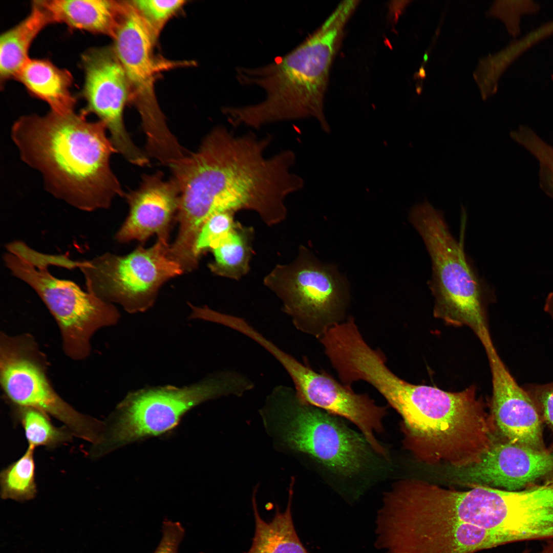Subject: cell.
<instances>
[{
    "label": "cell",
    "instance_id": "cell-1",
    "mask_svg": "<svg viewBox=\"0 0 553 553\" xmlns=\"http://www.w3.org/2000/svg\"><path fill=\"white\" fill-rule=\"evenodd\" d=\"M272 139L252 132L237 136L218 126L196 152L169 167L180 192L176 220L180 243L193 244L217 212L252 210L269 226L286 219V199L303 187L304 180L291 171L296 156L291 150L265 156Z\"/></svg>",
    "mask_w": 553,
    "mask_h": 553
},
{
    "label": "cell",
    "instance_id": "cell-2",
    "mask_svg": "<svg viewBox=\"0 0 553 553\" xmlns=\"http://www.w3.org/2000/svg\"><path fill=\"white\" fill-rule=\"evenodd\" d=\"M107 131L102 122L89 121L81 112L50 111L20 117L11 135L22 160L41 173L50 193L91 211L109 208L125 194L111 167L117 152Z\"/></svg>",
    "mask_w": 553,
    "mask_h": 553
},
{
    "label": "cell",
    "instance_id": "cell-3",
    "mask_svg": "<svg viewBox=\"0 0 553 553\" xmlns=\"http://www.w3.org/2000/svg\"><path fill=\"white\" fill-rule=\"evenodd\" d=\"M368 382L400 415L404 446L420 462L465 467L478 462L498 437L474 386L452 392L412 384L385 364L372 370Z\"/></svg>",
    "mask_w": 553,
    "mask_h": 553
},
{
    "label": "cell",
    "instance_id": "cell-4",
    "mask_svg": "<svg viewBox=\"0 0 553 553\" xmlns=\"http://www.w3.org/2000/svg\"><path fill=\"white\" fill-rule=\"evenodd\" d=\"M359 2H341L312 34L273 62L236 68L240 83L258 86L265 92L262 101L237 107L235 116L239 125L258 129L268 123L312 117L324 131H330L323 112L329 71L345 27Z\"/></svg>",
    "mask_w": 553,
    "mask_h": 553
},
{
    "label": "cell",
    "instance_id": "cell-5",
    "mask_svg": "<svg viewBox=\"0 0 553 553\" xmlns=\"http://www.w3.org/2000/svg\"><path fill=\"white\" fill-rule=\"evenodd\" d=\"M466 214L462 209L459 241L451 233L442 212L427 200L414 205L410 222L422 239L432 262L429 287L434 297V315L454 326H466L482 344L491 339L487 304L494 299L468 262L464 249Z\"/></svg>",
    "mask_w": 553,
    "mask_h": 553
},
{
    "label": "cell",
    "instance_id": "cell-6",
    "mask_svg": "<svg viewBox=\"0 0 553 553\" xmlns=\"http://www.w3.org/2000/svg\"><path fill=\"white\" fill-rule=\"evenodd\" d=\"M260 414L280 446L306 455L335 473L353 475L369 460L372 449L363 435L335 416L302 402L291 387L275 386Z\"/></svg>",
    "mask_w": 553,
    "mask_h": 553
},
{
    "label": "cell",
    "instance_id": "cell-7",
    "mask_svg": "<svg viewBox=\"0 0 553 553\" xmlns=\"http://www.w3.org/2000/svg\"><path fill=\"white\" fill-rule=\"evenodd\" d=\"M254 386L245 375L226 370L189 386L152 387L132 392L118 406L110 436L102 439L97 449L103 454L112 445L164 432L192 408L222 396H241Z\"/></svg>",
    "mask_w": 553,
    "mask_h": 553
},
{
    "label": "cell",
    "instance_id": "cell-8",
    "mask_svg": "<svg viewBox=\"0 0 553 553\" xmlns=\"http://www.w3.org/2000/svg\"><path fill=\"white\" fill-rule=\"evenodd\" d=\"M263 282L301 332L319 339L343 322L349 300L346 279L335 266L321 262L304 246L292 261L276 265Z\"/></svg>",
    "mask_w": 553,
    "mask_h": 553
},
{
    "label": "cell",
    "instance_id": "cell-9",
    "mask_svg": "<svg viewBox=\"0 0 553 553\" xmlns=\"http://www.w3.org/2000/svg\"><path fill=\"white\" fill-rule=\"evenodd\" d=\"M3 260L12 274L31 287L46 305L58 326L63 351L72 359L89 356L94 333L118 321L120 314L113 304L73 281L55 277L48 267L32 265L9 252Z\"/></svg>",
    "mask_w": 553,
    "mask_h": 553
},
{
    "label": "cell",
    "instance_id": "cell-10",
    "mask_svg": "<svg viewBox=\"0 0 553 553\" xmlns=\"http://www.w3.org/2000/svg\"><path fill=\"white\" fill-rule=\"evenodd\" d=\"M168 241L158 238L150 247L139 245L125 255L106 252L81 261L87 291L131 313L147 310L161 286L184 272L168 256Z\"/></svg>",
    "mask_w": 553,
    "mask_h": 553
},
{
    "label": "cell",
    "instance_id": "cell-11",
    "mask_svg": "<svg viewBox=\"0 0 553 553\" xmlns=\"http://www.w3.org/2000/svg\"><path fill=\"white\" fill-rule=\"evenodd\" d=\"M46 369L45 357L32 336L1 333L0 382L9 400L16 407L42 411L62 422L74 436L92 445L97 443L104 423L78 412L59 396Z\"/></svg>",
    "mask_w": 553,
    "mask_h": 553
},
{
    "label": "cell",
    "instance_id": "cell-12",
    "mask_svg": "<svg viewBox=\"0 0 553 553\" xmlns=\"http://www.w3.org/2000/svg\"><path fill=\"white\" fill-rule=\"evenodd\" d=\"M113 39V48L127 79L130 99L141 117L146 148L154 154L167 152L177 139L167 125L155 93L158 70L153 54L155 41L131 1L125 3Z\"/></svg>",
    "mask_w": 553,
    "mask_h": 553
},
{
    "label": "cell",
    "instance_id": "cell-13",
    "mask_svg": "<svg viewBox=\"0 0 553 553\" xmlns=\"http://www.w3.org/2000/svg\"><path fill=\"white\" fill-rule=\"evenodd\" d=\"M377 514L374 546L382 553H474L502 545L496 535L468 524Z\"/></svg>",
    "mask_w": 553,
    "mask_h": 553
},
{
    "label": "cell",
    "instance_id": "cell-14",
    "mask_svg": "<svg viewBox=\"0 0 553 553\" xmlns=\"http://www.w3.org/2000/svg\"><path fill=\"white\" fill-rule=\"evenodd\" d=\"M84 79L82 96L86 105L80 111L96 115L106 126L117 153L131 164H150L147 154L134 142L126 129L123 112L130 98L125 71L114 49L94 48L82 57Z\"/></svg>",
    "mask_w": 553,
    "mask_h": 553
},
{
    "label": "cell",
    "instance_id": "cell-15",
    "mask_svg": "<svg viewBox=\"0 0 553 553\" xmlns=\"http://www.w3.org/2000/svg\"><path fill=\"white\" fill-rule=\"evenodd\" d=\"M553 476V450H534L498 438L480 460L453 469V482L508 491L523 488Z\"/></svg>",
    "mask_w": 553,
    "mask_h": 553
},
{
    "label": "cell",
    "instance_id": "cell-16",
    "mask_svg": "<svg viewBox=\"0 0 553 553\" xmlns=\"http://www.w3.org/2000/svg\"><path fill=\"white\" fill-rule=\"evenodd\" d=\"M483 347L492 374L490 413L499 434L527 448L547 450L543 439V422L535 403L512 376L493 341Z\"/></svg>",
    "mask_w": 553,
    "mask_h": 553
},
{
    "label": "cell",
    "instance_id": "cell-17",
    "mask_svg": "<svg viewBox=\"0 0 553 553\" xmlns=\"http://www.w3.org/2000/svg\"><path fill=\"white\" fill-rule=\"evenodd\" d=\"M129 214L115 236L118 242L136 240L143 244L151 236L169 240L173 221L176 219L180 199L178 186L158 171L144 174L139 187L125 193Z\"/></svg>",
    "mask_w": 553,
    "mask_h": 553
},
{
    "label": "cell",
    "instance_id": "cell-18",
    "mask_svg": "<svg viewBox=\"0 0 553 553\" xmlns=\"http://www.w3.org/2000/svg\"><path fill=\"white\" fill-rule=\"evenodd\" d=\"M55 23L114 38L125 1L112 0L41 1Z\"/></svg>",
    "mask_w": 553,
    "mask_h": 553
},
{
    "label": "cell",
    "instance_id": "cell-19",
    "mask_svg": "<svg viewBox=\"0 0 553 553\" xmlns=\"http://www.w3.org/2000/svg\"><path fill=\"white\" fill-rule=\"evenodd\" d=\"M16 79L33 96L46 102L51 111L61 114L74 111L76 101L71 92L73 77L67 70L47 59L30 58Z\"/></svg>",
    "mask_w": 553,
    "mask_h": 553
},
{
    "label": "cell",
    "instance_id": "cell-20",
    "mask_svg": "<svg viewBox=\"0 0 553 553\" xmlns=\"http://www.w3.org/2000/svg\"><path fill=\"white\" fill-rule=\"evenodd\" d=\"M55 23L41 1H33L31 11L18 24L2 33L0 37L1 84L16 78L29 59V51L37 35L48 25Z\"/></svg>",
    "mask_w": 553,
    "mask_h": 553
},
{
    "label": "cell",
    "instance_id": "cell-21",
    "mask_svg": "<svg viewBox=\"0 0 553 553\" xmlns=\"http://www.w3.org/2000/svg\"><path fill=\"white\" fill-rule=\"evenodd\" d=\"M290 484L287 505L283 512L276 508L270 522L260 515L256 498V489L252 497L255 522L254 534L251 545L246 553H309L302 544L295 529L291 512L293 485Z\"/></svg>",
    "mask_w": 553,
    "mask_h": 553
},
{
    "label": "cell",
    "instance_id": "cell-22",
    "mask_svg": "<svg viewBox=\"0 0 553 553\" xmlns=\"http://www.w3.org/2000/svg\"><path fill=\"white\" fill-rule=\"evenodd\" d=\"M254 230L236 222L234 227L211 251L208 267L214 274L239 281L248 273L253 254Z\"/></svg>",
    "mask_w": 553,
    "mask_h": 553
},
{
    "label": "cell",
    "instance_id": "cell-23",
    "mask_svg": "<svg viewBox=\"0 0 553 553\" xmlns=\"http://www.w3.org/2000/svg\"><path fill=\"white\" fill-rule=\"evenodd\" d=\"M15 407V416L24 429L29 446L53 449L72 440L74 435L70 430L65 426H55L44 412L30 407Z\"/></svg>",
    "mask_w": 553,
    "mask_h": 553
},
{
    "label": "cell",
    "instance_id": "cell-24",
    "mask_svg": "<svg viewBox=\"0 0 553 553\" xmlns=\"http://www.w3.org/2000/svg\"><path fill=\"white\" fill-rule=\"evenodd\" d=\"M34 450L28 445L22 456L1 471L0 493L2 499L23 502L36 496Z\"/></svg>",
    "mask_w": 553,
    "mask_h": 553
},
{
    "label": "cell",
    "instance_id": "cell-25",
    "mask_svg": "<svg viewBox=\"0 0 553 553\" xmlns=\"http://www.w3.org/2000/svg\"><path fill=\"white\" fill-rule=\"evenodd\" d=\"M155 41L164 25L184 5L183 0L131 1Z\"/></svg>",
    "mask_w": 553,
    "mask_h": 553
},
{
    "label": "cell",
    "instance_id": "cell-26",
    "mask_svg": "<svg viewBox=\"0 0 553 553\" xmlns=\"http://www.w3.org/2000/svg\"><path fill=\"white\" fill-rule=\"evenodd\" d=\"M235 214L219 212L211 215L201 226L195 241L194 254L199 262L202 254L214 248L234 227Z\"/></svg>",
    "mask_w": 553,
    "mask_h": 553
},
{
    "label": "cell",
    "instance_id": "cell-27",
    "mask_svg": "<svg viewBox=\"0 0 553 553\" xmlns=\"http://www.w3.org/2000/svg\"><path fill=\"white\" fill-rule=\"evenodd\" d=\"M539 8V5L532 1H495L486 12V15L499 18L505 25L508 33L515 36L520 33L522 16L536 13Z\"/></svg>",
    "mask_w": 553,
    "mask_h": 553
},
{
    "label": "cell",
    "instance_id": "cell-28",
    "mask_svg": "<svg viewBox=\"0 0 553 553\" xmlns=\"http://www.w3.org/2000/svg\"><path fill=\"white\" fill-rule=\"evenodd\" d=\"M8 252L12 253L34 266L48 267L54 265L68 269L79 267L81 262L73 261L65 256L48 255L35 251L22 241H13L6 245Z\"/></svg>",
    "mask_w": 553,
    "mask_h": 553
},
{
    "label": "cell",
    "instance_id": "cell-29",
    "mask_svg": "<svg viewBox=\"0 0 553 553\" xmlns=\"http://www.w3.org/2000/svg\"><path fill=\"white\" fill-rule=\"evenodd\" d=\"M535 403L542 421L553 436V382L528 385L523 388ZM553 450V441L548 449Z\"/></svg>",
    "mask_w": 553,
    "mask_h": 553
},
{
    "label": "cell",
    "instance_id": "cell-30",
    "mask_svg": "<svg viewBox=\"0 0 553 553\" xmlns=\"http://www.w3.org/2000/svg\"><path fill=\"white\" fill-rule=\"evenodd\" d=\"M162 530V538L154 553H178L184 535L183 527L179 522L165 520Z\"/></svg>",
    "mask_w": 553,
    "mask_h": 553
},
{
    "label": "cell",
    "instance_id": "cell-31",
    "mask_svg": "<svg viewBox=\"0 0 553 553\" xmlns=\"http://www.w3.org/2000/svg\"><path fill=\"white\" fill-rule=\"evenodd\" d=\"M544 184L546 193L553 197V158L547 161L545 164Z\"/></svg>",
    "mask_w": 553,
    "mask_h": 553
},
{
    "label": "cell",
    "instance_id": "cell-32",
    "mask_svg": "<svg viewBox=\"0 0 553 553\" xmlns=\"http://www.w3.org/2000/svg\"><path fill=\"white\" fill-rule=\"evenodd\" d=\"M544 310L553 320V291L548 294L545 300Z\"/></svg>",
    "mask_w": 553,
    "mask_h": 553
},
{
    "label": "cell",
    "instance_id": "cell-33",
    "mask_svg": "<svg viewBox=\"0 0 553 553\" xmlns=\"http://www.w3.org/2000/svg\"><path fill=\"white\" fill-rule=\"evenodd\" d=\"M417 77L421 78H424L426 76V71L423 67H421L418 72L417 73Z\"/></svg>",
    "mask_w": 553,
    "mask_h": 553
},
{
    "label": "cell",
    "instance_id": "cell-34",
    "mask_svg": "<svg viewBox=\"0 0 553 553\" xmlns=\"http://www.w3.org/2000/svg\"><path fill=\"white\" fill-rule=\"evenodd\" d=\"M521 553H532L530 549L528 548L525 549Z\"/></svg>",
    "mask_w": 553,
    "mask_h": 553
}]
</instances>
